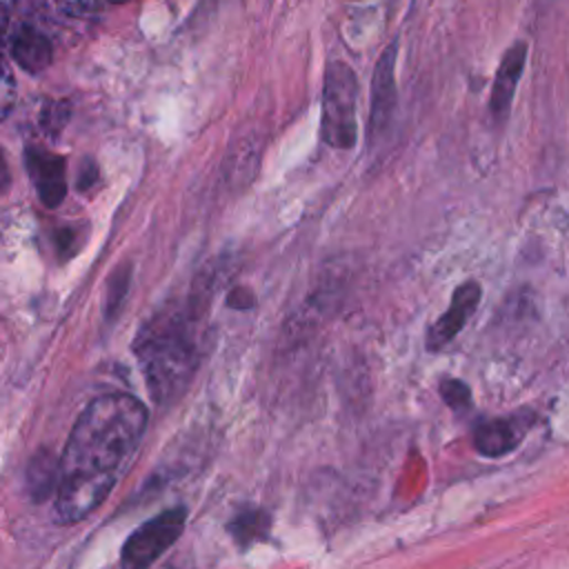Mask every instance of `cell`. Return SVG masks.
I'll list each match as a JSON object with an SVG mask.
<instances>
[{"label": "cell", "instance_id": "6da1fadb", "mask_svg": "<svg viewBox=\"0 0 569 569\" xmlns=\"http://www.w3.org/2000/svg\"><path fill=\"white\" fill-rule=\"evenodd\" d=\"M144 429L147 409L129 393H104L87 405L58 462V522H80L104 502L131 467Z\"/></svg>", "mask_w": 569, "mask_h": 569}, {"label": "cell", "instance_id": "7a4b0ae2", "mask_svg": "<svg viewBox=\"0 0 569 569\" xmlns=\"http://www.w3.org/2000/svg\"><path fill=\"white\" fill-rule=\"evenodd\" d=\"M138 358L149 393L158 405H169L187 389L198 365V349L182 322L167 320L142 333Z\"/></svg>", "mask_w": 569, "mask_h": 569}, {"label": "cell", "instance_id": "3957f363", "mask_svg": "<svg viewBox=\"0 0 569 569\" xmlns=\"http://www.w3.org/2000/svg\"><path fill=\"white\" fill-rule=\"evenodd\" d=\"M358 80L349 64L336 60L327 67L322 98V138L336 149L356 144Z\"/></svg>", "mask_w": 569, "mask_h": 569}, {"label": "cell", "instance_id": "277c9868", "mask_svg": "<svg viewBox=\"0 0 569 569\" xmlns=\"http://www.w3.org/2000/svg\"><path fill=\"white\" fill-rule=\"evenodd\" d=\"M187 522L184 507H171L140 525L122 545L120 569H151V565L180 538Z\"/></svg>", "mask_w": 569, "mask_h": 569}, {"label": "cell", "instance_id": "5b68a950", "mask_svg": "<svg viewBox=\"0 0 569 569\" xmlns=\"http://www.w3.org/2000/svg\"><path fill=\"white\" fill-rule=\"evenodd\" d=\"M480 296H482V289L476 280H467V282L456 287V291L451 296V302H449V309L427 331V347L431 351L442 349L445 345H449L460 333V329L473 316V311L480 302Z\"/></svg>", "mask_w": 569, "mask_h": 569}, {"label": "cell", "instance_id": "8992f818", "mask_svg": "<svg viewBox=\"0 0 569 569\" xmlns=\"http://www.w3.org/2000/svg\"><path fill=\"white\" fill-rule=\"evenodd\" d=\"M396 53L398 44L391 42L380 56L371 80V109H369V136H380L391 122L396 109Z\"/></svg>", "mask_w": 569, "mask_h": 569}, {"label": "cell", "instance_id": "52a82bcc", "mask_svg": "<svg viewBox=\"0 0 569 569\" xmlns=\"http://www.w3.org/2000/svg\"><path fill=\"white\" fill-rule=\"evenodd\" d=\"M531 425V413H513L507 418H493L478 425L473 433L476 449L487 458L509 453L525 438Z\"/></svg>", "mask_w": 569, "mask_h": 569}, {"label": "cell", "instance_id": "ba28073f", "mask_svg": "<svg viewBox=\"0 0 569 569\" xmlns=\"http://www.w3.org/2000/svg\"><path fill=\"white\" fill-rule=\"evenodd\" d=\"M27 167L31 173V180L36 184L38 198L44 207H58L67 193L64 187V160L60 156H53L49 151L29 149L27 151Z\"/></svg>", "mask_w": 569, "mask_h": 569}, {"label": "cell", "instance_id": "9c48e42d", "mask_svg": "<svg viewBox=\"0 0 569 569\" xmlns=\"http://www.w3.org/2000/svg\"><path fill=\"white\" fill-rule=\"evenodd\" d=\"M525 60H527V44L522 40L513 42L500 60V67H498V73L493 80V89H491V100H489V109L496 120H505L511 109L513 91L522 76Z\"/></svg>", "mask_w": 569, "mask_h": 569}, {"label": "cell", "instance_id": "30bf717a", "mask_svg": "<svg viewBox=\"0 0 569 569\" xmlns=\"http://www.w3.org/2000/svg\"><path fill=\"white\" fill-rule=\"evenodd\" d=\"M7 44L11 51V58L24 71H31V73L42 71L51 62V56H53L49 38L38 27H31V24H22V27L13 29Z\"/></svg>", "mask_w": 569, "mask_h": 569}, {"label": "cell", "instance_id": "8fae6325", "mask_svg": "<svg viewBox=\"0 0 569 569\" xmlns=\"http://www.w3.org/2000/svg\"><path fill=\"white\" fill-rule=\"evenodd\" d=\"M53 22H89L100 11V0H33Z\"/></svg>", "mask_w": 569, "mask_h": 569}, {"label": "cell", "instance_id": "7c38bea8", "mask_svg": "<svg viewBox=\"0 0 569 569\" xmlns=\"http://www.w3.org/2000/svg\"><path fill=\"white\" fill-rule=\"evenodd\" d=\"M27 485L31 489L33 496H42L49 491V487L58 485V465L53 467L47 458L40 460H31V467H29V473H27Z\"/></svg>", "mask_w": 569, "mask_h": 569}, {"label": "cell", "instance_id": "4fadbf2b", "mask_svg": "<svg viewBox=\"0 0 569 569\" xmlns=\"http://www.w3.org/2000/svg\"><path fill=\"white\" fill-rule=\"evenodd\" d=\"M16 100V82H13V73L4 60V56L0 53V120L11 111Z\"/></svg>", "mask_w": 569, "mask_h": 569}, {"label": "cell", "instance_id": "5bb4252c", "mask_svg": "<svg viewBox=\"0 0 569 569\" xmlns=\"http://www.w3.org/2000/svg\"><path fill=\"white\" fill-rule=\"evenodd\" d=\"M440 391H442L445 402H447L449 407H453V409H462V407H467L469 400H471L469 387H467L462 380H453V378L442 380Z\"/></svg>", "mask_w": 569, "mask_h": 569}, {"label": "cell", "instance_id": "9a60e30c", "mask_svg": "<svg viewBox=\"0 0 569 569\" xmlns=\"http://www.w3.org/2000/svg\"><path fill=\"white\" fill-rule=\"evenodd\" d=\"M69 118V104L67 102H49L44 109H42V127L56 136V131H60L64 127Z\"/></svg>", "mask_w": 569, "mask_h": 569}, {"label": "cell", "instance_id": "2e32d148", "mask_svg": "<svg viewBox=\"0 0 569 569\" xmlns=\"http://www.w3.org/2000/svg\"><path fill=\"white\" fill-rule=\"evenodd\" d=\"M229 305H231V307H240V309L251 307V305H253V296H251L249 289H233V291L229 293Z\"/></svg>", "mask_w": 569, "mask_h": 569}, {"label": "cell", "instance_id": "e0dca14e", "mask_svg": "<svg viewBox=\"0 0 569 569\" xmlns=\"http://www.w3.org/2000/svg\"><path fill=\"white\" fill-rule=\"evenodd\" d=\"M11 18H9V9L4 4H0V44L9 42L11 38Z\"/></svg>", "mask_w": 569, "mask_h": 569}, {"label": "cell", "instance_id": "ac0fdd59", "mask_svg": "<svg viewBox=\"0 0 569 569\" xmlns=\"http://www.w3.org/2000/svg\"><path fill=\"white\" fill-rule=\"evenodd\" d=\"M4 184H7V169H4V162L0 158V191L4 189Z\"/></svg>", "mask_w": 569, "mask_h": 569}, {"label": "cell", "instance_id": "d6986e66", "mask_svg": "<svg viewBox=\"0 0 569 569\" xmlns=\"http://www.w3.org/2000/svg\"><path fill=\"white\" fill-rule=\"evenodd\" d=\"M164 569H171V567H164Z\"/></svg>", "mask_w": 569, "mask_h": 569}]
</instances>
